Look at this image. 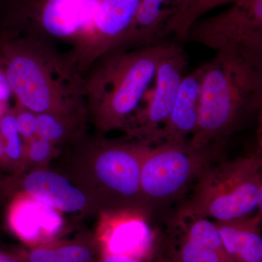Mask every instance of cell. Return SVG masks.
Masks as SVG:
<instances>
[{"instance_id":"cell-9","label":"cell","mask_w":262,"mask_h":262,"mask_svg":"<svg viewBox=\"0 0 262 262\" xmlns=\"http://www.w3.org/2000/svg\"><path fill=\"white\" fill-rule=\"evenodd\" d=\"M187 63V55L178 45L160 61L154 92L147 104L136 111L124 128L129 139L148 146L158 144L160 131L177 99Z\"/></svg>"},{"instance_id":"cell-10","label":"cell","mask_w":262,"mask_h":262,"mask_svg":"<svg viewBox=\"0 0 262 262\" xmlns=\"http://www.w3.org/2000/svg\"><path fill=\"white\" fill-rule=\"evenodd\" d=\"M140 3L141 0H101L89 32L66 54L83 77L99 58L116 49Z\"/></svg>"},{"instance_id":"cell-12","label":"cell","mask_w":262,"mask_h":262,"mask_svg":"<svg viewBox=\"0 0 262 262\" xmlns=\"http://www.w3.org/2000/svg\"><path fill=\"white\" fill-rule=\"evenodd\" d=\"M184 1L141 0L134 20L115 50L132 49L159 42L167 25L177 14Z\"/></svg>"},{"instance_id":"cell-3","label":"cell","mask_w":262,"mask_h":262,"mask_svg":"<svg viewBox=\"0 0 262 262\" xmlns=\"http://www.w3.org/2000/svg\"><path fill=\"white\" fill-rule=\"evenodd\" d=\"M177 44L158 42L115 50L101 57L84 76L88 115L100 134L124 130L140 108L164 57Z\"/></svg>"},{"instance_id":"cell-2","label":"cell","mask_w":262,"mask_h":262,"mask_svg":"<svg viewBox=\"0 0 262 262\" xmlns=\"http://www.w3.org/2000/svg\"><path fill=\"white\" fill-rule=\"evenodd\" d=\"M261 107L262 70L234 52H217L204 64L198 125L189 145H225Z\"/></svg>"},{"instance_id":"cell-25","label":"cell","mask_w":262,"mask_h":262,"mask_svg":"<svg viewBox=\"0 0 262 262\" xmlns=\"http://www.w3.org/2000/svg\"><path fill=\"white\" fill-rule=\"evenodd\" d=\"M96 262H146L145 260L116 254H100Z\"/></svg>"},{"instance_id":"cell-15","label":"cell","mask_w":262,"mask_h":262,"mask_svg":"<svg viewBox=\"0 0 262 262\" xmlns=\"http://www.w3.org/2000/svg\"><path fill=\"white\" fill-rule=\"evenodd\" d=\"M261 214L215 222L232 262H262Z\"/></svg>"},{"instance_id":"cell-22","label":"cell","mask_w":262,"mask_h":262,"mask_svg":"<svg viewBox=\"0 0 262 262\" xmlns=\"http://www.w3.org/2000/svg\"><path fill=\"white\" fill-rule=\"evenodd\" d=\"M25 155L31 162L44 163L51 158L54 151V144L44 139L39 134L25 142Z\"/></svg>"},{"instance_id":"cell-28","label":"cell","mask_w":262,"mask_h":262,"mask_svg":"<svg viewBox=\"0 0 262 262\" xmlns=\"http://www.w3.org/2000/svg\"><path fill=\"white\" fill-rule=\"evenodd\" d=\"M6 111L7 110H5V104L0 103V117H1L2 115H3Z\"/></svg>"},{"instance_id":"cell-19","label":"cell","mask_w":262,"mask_h":262,"mask_svg":"<svg viewBox=\"0 0 262 262\" xmlns=\"http://www.w3.org/2000/svg\"><path fill=\"white\" fill-rule=\"evenodd\" d=\"M36 117L38 134L54 145L76 135L81 124L84 122L77 119L50 113L36 114Z\"/></svg>"},{"instance_id":"cell-14","label":"cell","mask_w":262,"mask_h":262,"mask_svg":"<svg viewBox=\"0 0 262 262\" xmlns=\"http://www.w3.org/2000/svg\"><path fill=\"white\" fill-rule=\"evenodd\" d=\"M128 220L100 233L96 239L100 254H116L145 260L152 246V234L144 217L149 213L131 212Z\"/></svg>"},{"instance_id":"cell-11","label":"cell","mask_w":262,"mask_h":262,"mask_svg":"<svg viewBox=\"0 0 262 262\" xmlns=\"http://www.w3.org/2000/svg\"><path fill=\"white\" fill-rule=\"evenodd\" d=\"M203 72L204 64L183 77L173 107L160 131L157 144L187 142L194 134L198 125Z\"/></svg>"},{"instance_id":"cell-23","label":"cell","mask_w":262,"mask_h":262,"mask_svg":"<svg viewBox=\"0 0 262 262\" xmlns=\"http://www.w3.org/2000/svg\"><path fill=\"white\" fill-rule=\"evenodd\" d=\"M13 111L16 117L19 133L23 138L24 142H27L37 135V117L35 113L24 108L18 103L13 108Z\"/></svg>"},{"instance_id":"cell-7","label":"cell","mask_w":262,"mask_h":262,"mask_svg":"<svg viewBox=\"0 0 262 262\" xmlns=\"http://www.w3.org/2000/svg\"><path fill=\"white\" fill-rule=\"evenodd\" d=\"M225 146L194 148L187 141L149 146L141 168V196L147 208L171 201L195 182L207 168L223 160Z\"/></svg>"},{"instance_id":"cell-8","label":"cell","mask_w":262,"mask_h":262,"mask_svg":"<svg viewBox=\"0 0 262 262\" xmlns=\"http://www.w3.org/2000/svg\"><path fill=\"white\" fill-rule=\"evenodd\" d=\"M217 52L232 51L262 70V0H239L192 24L187 39Z\"/></svg>"},{"instance_id":"cell-21","label":"cell","mask_w":262,"mask_h":262,"mask_svg":"<svg viewBox=\"0 0 262 262\" xmlns=\"http://www.w3.org/2000/svg\"><path fill=\"white\" fill-rule=\"evenodd\" d=\"M175 258L180 262H232L223 254L182 236Z\"/></svg>"},{"instance_id":"cell-24","label":"cell","mask_w":262,"mask_h":262,"mask_svg":"<svg viewBox=\"0 0 262 262\" xmlns=\"http://www.w3.org/2000/svg\"><path fill=\"white\" fill-rule=\"evenodd\" d=\"M13 92L3 67L0 66V103L6 104Z\"/></svg>"},{"instance_id":"cell-27","label":"cell","mask_w":262,"mask_h":262,"mask_svg":"<svg viewBox=\"0 0 262 262\" xmlns=\"http://www.w3.org/2000/svg\"><path fill=\"white\" fill-rule=\"evenodd\" d=\"M0 165H7L6 158H5L4 144L0 137Z\"/></svg>"},{"instance_id":"cell-6","label":"cell","mask_w":262,"mask_h":262,"mask_svg":"<svg viewBox=\"0 0 262 262\" xmlns=\"http://www.w3.org/2000/svg\"><path fill=\"white\" fill-rule=\"evenodd\" d=\"M94 198L116 211L150 209L143 201L141 168L148 146L129 139H98L90 144Z\"/></svg>"},{"instance_id":"cell-17","label":"cell","mask_w":262,"mask_h":262,"mask_svg":"<svg viewBox=\"0 0 262 262\" xmlns=\"http://www.w3.org/2000/svg\"><path fill=\"white\" fill-rule=\"evenodd\" d=\"M239 0H184L177 14L167 25L164 37L174 34L179 39H187L192 24L210 10L226 5H232Z\"/></svg>"},{"instance_id":"cell-13","label":"cell","mask_w":262,"mask_h":262,"mask_svg":"<svg viewBox=\"0 0 262 262\" xmlns=\"http://www.w3.org/2000/svg\"><path fill=\"white\" fill-rule=\"evenodd\" d=\"M29 196L41 204L67 213H76L89 207V196L72 185L63 176L46 170L29 173L23 182Z\"/></svg>"},{"instance_id":"cell-18","label":"cell","mask_w":262,"mask_h":262,"mask_svg":"<svg viewBox=\"0 0 262 262\" xmlns=\"http://www.w3.org/2000/svg\"><path fill=\"white\" fill-rule=\"evenodd\" d=\"M175 225L181 229L182 236L186 238L228 256L215 222L203 217L176 215Z\"/></svg>"},{"instance_id":"cell-1","label":"cell","mask_w":262,"mask_h":262,"mask_svg":"<svg viewBox=\"0 0 262 262\" xmlns=\"http://www.w3.org/2000/svg\"><path fill=\"white\" fill-rule=\"evenodd\" d=\"M0 66L24 108L85 121L84 77L56 48L32 38L0 36Z\"/></svg>"},{"instance_id":"cell-16","label":"cell","mask_w":262,"mask_h":262,"mask_svg":"<svg viewBox=\"0 0 262 262\" xmlns=\"http://www.w3.org/2000/svg\"><path fill=\"white\" fill-rule=\"evenodd\" d=\"M98 252L96 239H75L51 241L10 253L20 262H96Z\"/></svg>"},{"instance_id":"cell-20","label":"cell","mask_w":262,"mask_h":262,"mask_svg":"<svg viewBox=\"0 0 262 262\" xmlns=\"http://www.w3.org/2000/svg\"><path fill=\"white\" fill-rule=\"evenodd\" d=\"M0 137L4 144L7 165L19 163L23 159L25 142L19 133L13 110L5 112L0 117Z\"/></svg>"},{"instance_id":"cell-29","label":"cell","mask_w":262,"mask_h":262,"mask_svg":"<svg viewBox=\"0 0 262 262\" xmlns=\"http://www.w3.org/2000/svg\"><path fill=\"white\" fill-rule=\"evenodd\" d=\"M156 262H180L177 258H174L172 260H161V261H156Z\"/></svg>"},{"instance_id":"cell-4","label":"cell","mask_w":262,"mask_h":262,"mask_svg":"<svg viewBox=\"0 0 262 262\" xmlns=\"http://www.w3.org/2000/svg\"><path fill=\"white\" fill-rule=\"evenodd\" d=\"M261 168L258 153L213 164L196 179L192 195L176 215L227 222L256 211L261 214Z\"/></svg>"},{"instance_id":"cell-26","label":"cell","mask_w":262,"mask_h":262,"mask_svg":"<svg viewBox=\"0 0 262 262\" xmlns=\"http://www.w3.org/2000/svg\"><path fill=\"white\" fill-rule=\"evenodd\" d=\"M0 262H20L10 253L0 251Z\"/></svg>"},{"instance_id":"cell-5","label":"cell","mask_w":262,"mask_h":262,"mask_svg":"<svg viewBox=\"0 0 262 262\" xmlns=\"http://www.w3.org/2000/svg\"><path fill=\"white\" fill-rule=\"evenodd\" d=\"M101 0H0V36L73 47L89 32Z\"/></svg>"}]
</instances>
